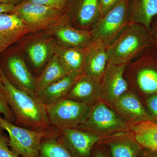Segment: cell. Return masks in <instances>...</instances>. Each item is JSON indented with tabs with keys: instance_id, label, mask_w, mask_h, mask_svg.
<instances>
[{
	"instance_id": "d590c367",
	"label": "cell",
	"mask_w": 157,
	"mask_h": 157,
	"mask_svg": "<svg viewBox=\"0 0 157 157\" xmlns=\"http://www.w3.org/2000/svg\"><path fill=\"white\" fill-rule=\"evenodd\" d=\"M149 157H157V154L155 155H153Z\"/></svg>"
},
{
	"instance_id": "8fae6325",
	"label": "cell",
	"mask_w": 157,
	"mask_h": 157,
	"mask_svg": "<svg viewBox=\"0 0 157 157\" xmlns=\"http://www.w3.org/2000/svg\"><path fill=\"white\" fill-rule=\"evenodd\" d=\"M20 41L18 47L26 55L36 69L42 68L55 54L57 44L43 31L33 33Z\"/></svg>"
},
{
	"instance_id": "277c9868",
	"label": "cell",
	"mask_w": 157,
	"mask_h": 157,
	"mask_svg": "<svg viewBox=\"0 0 157 157\" xmlns=\"http://www.w3.org/2000/svg\"><path fill=\"white\" fill-rule=\"evenodd\" d=\"M19 47H10L0 54V67L11 84L36 97V78L29 70Z\"/></svg>"
},
{
	"instance_id": "3957f363",
	"label": "cell",
	"mask_w": 157,
	"mask_h": 157,
	"mask_svg": "<svg viewBox=\"0 0 157 157\" xmlns=\"http://www.w3.org/2000/svg\"><path fill=\"white\" fill-rule=\"evenodd\" d=\"M0 128L9 134V146L17 155L37 157L40 153L42 139L52 138L57 132L49 129L28 130L15 125L0 116Z\"/></svg>"
},
{
	"instance_id": "e575fe53",
	"label": "cell",
	"mask_w": 157,
	"mask_h": 157,
	"mask_svg": "<svg viewBox=\"0 0 157 157\" xmlns=\"http://www.w3.org/2000/svg\"><path fill=\"white\" fill-rule=\"evenodd\" d=\"M94 157H105V156L102 154L101 153H98L96 154L95 155Z\"/></svg>"
},
{
	"instance_id": "ba28073f",
	"label": "cell",
	"mask_w": 157,
	"mask_h": 157,
	"mask_svg": "<svg viewBox=\"0 0 157 157\" xmlns=\"http://www.w3.org/2000/svg\"><path fill=\"white\" fill-rule=\"evenodd\" d=\"M128 126L115 111L100 102L91 107L87 117L78 128L98 135L124 131Z\"/></svg>"
},
{
	"instance_id": "e0dca14e",
	"label": "cell",
	"mask_w": 157,
	"mask_h": 157,
	"mask_svg": "<svg viewBox=\"0 0 157 157\" xmlns=\"http://www.w3.org/2000/svg\"><path fill=\"white\" fill-rule=\"evenodd\" d=\"M101 80L80 75L66 98L90 105L101 98Z\"/></svg>"
},
{
	"instance_id": "603a6c76",
	"label": "cell",
	"mask_w": 157,
	"mask_h": 157,
	"mask_svg": "<svg viewBox=\"0 0 157 157\" xmlns=\"http://www.w3.org/2000/svg\"><path fill=\"white\" fill-rule=\"evenodd\" d=\"M132 130L140 146L157 152V123L152 121L137 123L133 125Z\"/></svg>"
},
{
	"instance_id": "9a60e30c",
	"label": "cell",
	"mask_w": 157,
	"mask_h": 157,
	"mask_svg": "<svg viewBox=\"0 0 157 157\" xmlns=\"http://www.w3.org/2000/svg\"><path fill=\"white\" fill-rule=\"evenodd\" d=\"M112 105L119 114L131 122L136 124L153 119L137 96L128 91L118 98Z\"/></svg>"
},
{
	"instance_id": "d6a6232c",
	"label": "cell",
	"mask_w": 157,
	"mask_h": 157,
	"mask_svg": "<svg viewBox=\"0 0 157 157\" xmlns=\"http://www.w3.org/2000/svg\"><path fill=\"white\" fill-rule=\"evenodd\" d=\"M23 0H0V3H8L17 5Z\"/></svg>"
},
{
	"instance_id": "9c48e42d",
	"label": "cell",
	"mask_w": 157,
	"mask_h": 157,
	"mask_svg": "<svg viewBox=\"0 0 157 157\" xmlns=\"http://www.w3.org/2000/svg\"><path fill=\"white\" fill-rule=\"evenodd\" d=\"M43 32L46 36L53 38L57 45L61 47L86 48L94 42L91 31L81 29L73 26L65 12Z\"/></svg>"
},
{
	"instance_id": "ac0fdd59",
	"label": "cell",
	"mask_w": 157,
	"mask_h": 157,
	"mask_svg": "<svg viewBox=\"0 0 157 157\" xmlns=\"http://www.w3.org/2000/svg\"><path fill=\"white\" fill-rule=\"evenodd\" d=\"M63 139L79 157H88L94 145L100 140L98 135L77 128L61 130Z\"/></svg>"
},
{
	"instance_id": "cb8c5ba5",
	"label": "cell",
	"mask_w": 157,
	"mask_h": 157,
	"mask_svg": "<svg viewBox=\"0 0 157 157\" xmlns=\"http://www.w3.org/2000/svg\"><path fill=\"white\" fill-rule=\"evenodd\" d=\"M109 145L113 157H136L140 150L137 141L128 137L113 140Z\"/></svg>"
},
{
	"instance_id": "44dd1931",
	"label": "cell",
	"mask_w": 157,
	"mask_h": 157,
	"mask_svg": "<svg viewBox=\"0 0 157 157\" xmlns=\"http://www.w3.org/2000/svg\"><path fill=\"white\" fill-rule=\"evenodd\" d=\"M80 76L67 75L42 90L36 98L45 105L54 104L65 98Z\"/></svg>"
},
{
	"instance_id": "7402d4cb",
	"label": "cell",
	"mask_w": 157,
	"mask_h": 157,
	"mask_svg": "<svg viewBox=\"0 0 157 157\" xmlns=\"http://www.w3.org/2000/svg\"><path fill=\"white\" fill-rule=\"evenodd\" d=\"M68 75L56 55L49 60L46 67L37 78H36L35 94L37 95L46 87Z\"/></svg>"
},
{
	"instance_id": "8992f818",
	"label": "cell",
	"mask_w": 157,
	"mask_h": 157,
	"mask_svg": "<svg viewBox=\"0 0 157 157\" xmlns=\"http://www.w3.org/2000/svg\"><path fill=\"white\" fill-rule=\"evenodd\" d=\"M130 0H121L98 19L91 30L94 41L110 45L129 23Z\"/></svg>"
},
{
	"instance_id": "484cf974",
	"label": "cell",
	"mask_w": 157,
	"mask_h": 157,
	"mask_svg": "<svg viewBox=\"0 0 157 157\" xmlns=\"http://www.w3.org/2000/svg\"><path fill=\"white\" fill-rule=\"evenodd\" d=\"M27 2L65 12L68 0H26Z\"/></svg>"
},
{
	"instance_id": "4316f807",
	"label": "cell",
	"mask_w": 157,
	"mask_h": 157,
	"mask_svg": "<svg viewBox=\"0 0 157 157\" xmlns=\"http://www.w3.org/2000/svg\"><path fill=\"white\" fill-rule=\"evenodd\" d=\"M0 114L4 116V118L12 123L15 118L5 95L0 92Z\"/></svg>"
},
{
	"instance_id": "d6986e66",
	"label": "cell",
	"mask_w": 157,
	"mask_h": 157,
	"mask_svg": "<svg viewBox=\"0 0 157 157\" xmlns=\"http://www.w3.org/2000/svg\"><path fill=\"white\" fill-rule=\"evenodd\" d=\"M89 47L77 48H67L57 45L55 54L68 75L80 76L82 74Z\"/></svg>"
},
{
	"instance_id": "ffe728a7",
	"label": "cell",
	"mask_w": 157,
	"mask_h": 157,
	"mask_svg": "<svg viewBox=\"0 0 157 157\" xmlns=\"http://www.w3.org/2000/svg\"><path fill=\"white\" fill-rule=\"evenodd\" d=\"M157 16V0H130L129 23L141 25L149 31Z\"/></svg>"
},
{
	"instance_id": "52a82bcc",
	"label": "cell",
	"mask_w": 157,
	"mask_h": 157,
	"mask_svg": "<svg viewBox=\"0 0 157 157\" xmlns=\"http://www.w3.org/2000/svg\"><path fill=\"white\" fill-rule=\"evenodd\" d=\"M46 109L50 124L62 130L78 128L87 117L91 106L65 98L47 105Z\"/></svg>"
},
{
	"instance_id": "d4e9b609",
	"label": "cell",
	"mask_w": 157,
	"mask_h": 157,
	"mask_svg": "<svg viewBox=\"0 0 157 157\" xmlns=\"http://www.w3.org/2000/svg\"><path fill=\"white\" fill-rule=\"evenodd\" d=\"M40 153L42 157H72L64 146L52 138L41 144Z\"/></svg>"
},
{
	"instance_id": "83f0119b",
	"label": "cell",
	"mask_w": 157,
	"mask_h": 157,
	"mask_svg": "<svg viewBox=\"0 0 157 157\" xmlns=\"http://www.w3.org/2000/svg\"><path fill=\"white\" fill-rule=\"evenodd\" d=\"M9 141L0 130V157H19L9 149Z\"/></svg>"
},
{
	"instance_id": "7a4b0ae2",
	"label": "cell",
	"mask_w": 157,
	"mask_h": 157,
	"mask_svg": "<svg viewBox=\"0 0 157 157\" xmlns=\"http://www.w3.org/2000/svg\"><path fill=\"white\" fill-rule=\"evenodd\" d=\"M151 46H154L149 31L141 25L129 23L109 45L108 63L128 64Z\"/></svg>"
},
{
	"instance_id": "6da1fadb",
	"label": "cell",
	"mask_w": 157,
	"mask_h": 157,
	"mask_svg": "<svg viewBox=\"0 0 157 157\" xmlns=\"http://www.w3.org/2000/svg\"><path fill=\"white\" fill-rule=\"evenodd\" d=\"M2 93L17 121L38 129H49L46 106L36 97L27 94L11 84L0 67Z\"/></svg>"
},
{
	"instance_id": "2e32d148",
	"label": "cell",
	"mask_w": 157,
	"mask_h": 157,
	"mask_svg": "<svg viewBox=\"0 0 157 157\" xmlns=\"http://www.w3.org/2000/svg\"><path fill=\"white\" fill-rule=\"evenodd\" d=\"M109 45L100 41H94L89 47L82 75L101 79L109 61Z\"/></svg>"
},
{
	"instance_id": "f1b7e54d",
	"label": "cell",
	"mask_w": 157,
	"mask_h": 157,
	"mask_svg": "<svg viewBox=\"0 0 157 157\" xmlns=\"http://www.w3.org/2000/svg\"><path fill=\"white\" fill-rule=\"evenodd\" d=\"M101 17L114 8L121 0H98Z\"/></svg>"
},
{
	"instance_id": "5bb4252c",
	"label": "cell",
	"mask_w": 157,
	"mask_h": 157,
	"mask_svg": "<svg viewBox=\"0 0 157 157\" xmlns=\"http://www.w3.org/2000/svg\"><path fill=\"white\" fill-rule=\"evenodd\" d=\"M29 34L28 28L17 15L0 14V54Z\"/></svg>"
},
{
	"instance_id": "4dcf8cb0",
	"label": "cell",
	"mask_w": 157,
	"mask_h": 157,
	"mask_svg": "<svg viewBox=\"0 0 157 157\" xmlns=\"http://www.w3.org/2000/svg\"><path fill=\"white\" fill-rule=\"evenodd\" d=\"M148 31L154 46L157 48V16L153 20Z\"/></svg>"
},
{
	"instance_id": "5b68a950",
	"label": "cell",
	"mask_w": 157,
	"mask_h": 157,
	"mask_svg": "<svg viewBox=\"0 0 157 157\" xmlns=\"http://www.w3.org/2000/svg\"><path fill=\"white\" fill-rule=\"evenodd\" d=\"M126 70L136 87L144 94L157 93V48H147L127 64Z\"/></svg>"
},
{
	"instance_id": "7c38bea8",
	"label": "cell",
	"mask_w": 157,
	"mask_h": 157,
	"mask_svg": "<svg viewBox=\"0 0 157 157\" xmlns=\"http://www.w3.org/2000/svg\"><path fill=\"white\" fill-rule=\"evenodd\" d=\"M65 12L71 24L90 31L101 17L98 0H68Z\"/></svg>"
},
{
	"instance_id": "836d02e7",
	"label": "cell",
	"mask_w": 157,
	"mask_h": 157,
	"mask_svg": "<svg viewBox=\"0 0 157 157\" xmlns=\"http://www.w3.org/2000/svg\"><path fill=\"white\" fill-rule=\"evenodd\" d=\"M3 84L2 82V78H1V74H0V92L2 93Z\"/></svg>"
},
{
	"instance_id": "f546056e",
	"label": "cell",
	"mask_w": 157,
	"mask_h": 157,
	"mask_svg": "<svg viewBox=\"0 0 157 157\" xmlns=\"http://www.w3.org/2000/svg\"><path fill=\"white\" fill-rule=\"evenodd\" d=\"M147 104L152 117L157 118V93L147 99Z\"/></svg>"
},
{
	"instance_id": "1f68e13d",
	"label": "cell",
	"mask_w": 157,
	"mask_h": 157,
	"mask_svg": "<svg viewBox=\"0 0 157 157\" xmlns=\"http://www.w3.org/2000/svg\"><path fill=\"white\" fill-rule=\"evenodd\" d=\"M15 5L11 3H0V14L11 13L14 10Z\"/></svg>"
},
{
	"instance_id": "30bf717a",
	"label": "cell",
	"mask_w": 157,
	"mask_h": 157,
	"mask_svg": "<svg viewBox=\"0 0 157 157\" xmlns=\"http://www.w3.org/2000/svg\"><path fill=\"white\" fill-rule=\"evenodd\" d=\"M64 12L46 6L23 0L15 5L12 12L21 19L30 33L45 31Z\"/></svg>"
},
{
	"instance_id": "4fadbf2b",
	"label": "cell",
	"mask_w": 157,
	"mask_h": 157,
	"mask_svg": "<svg viewBox=\"0 0 157 157\" xmlns=\"http://www.w3.org/2000/svg\"><path fill=\"white\" fill-rule=\"evenodd\" d=\"M127 65L108 63L101 80V98L110 104L128 90L124 76Z\"/></svg>"
}]
</instances>
